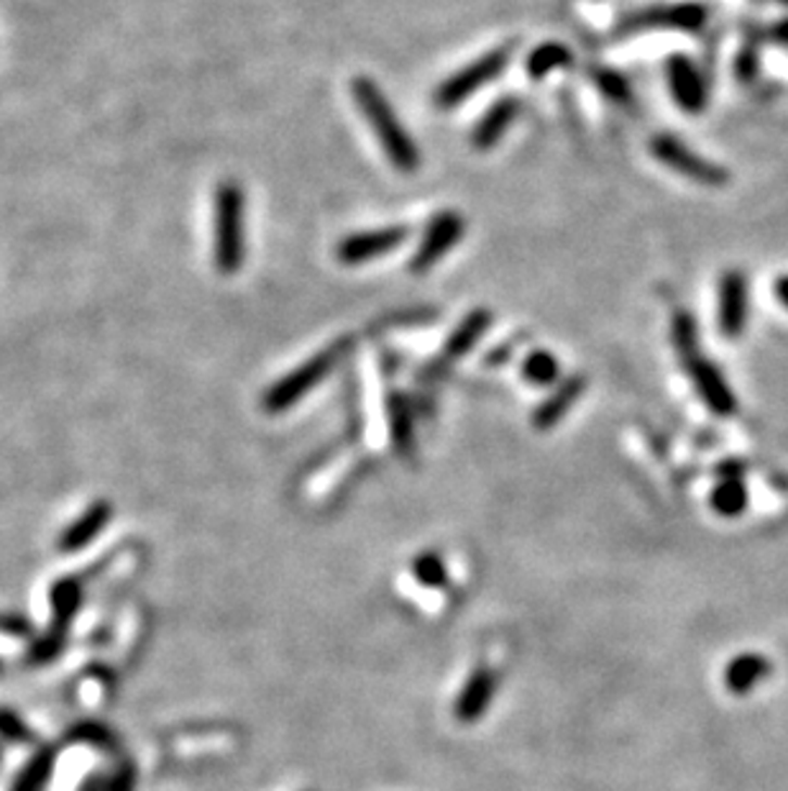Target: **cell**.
<instances>
[{"mask_svg": "<svg viewBox=\"0 0 788 791\" xmlns=\"http://www.w3.org/2000/svg\"><path fill=\"white\" fill-rule=\"evenodd\" d=\"M351 95L358 109H361L364 118L374 131V137L379 141V146L384 149L386 160L394 169L399 173L410 175L418 173L420 167V149L415 144L407 128L403 126L397 113H394L392 103L386 101V95L382 92V88L371 80V77H354L351 80Z\"/></svg>", "mask_w": 788, "mask_h": 791, "instance_id": "1", "label": "cell"}, {"mask_svg": "<svg viewBox=\"0 0 788 791\" xmlns=\"http://www.w3.org/2000/svg\"><path fill=\"white\" fill-rule=\"evenodd\" d=\"M246 195L236 180H224L213 197V261L220 275H236L246 256Z\"/></svg>", "mask_w": 788, "mask_h": 791, "instance_id": "2", "label": "cell"}, {"mask_svg": "<svg viewBox=\"0 0 788 791\" xmlns=\"http://www.w3.org/2000/svg\"><path fill=\"white\" fill-rule=\"evenodd\" d=\"M348 348L351 339L333 341V344L322 348L320 354L310 356V359L303 361L297 369L287 372L282 380H277L267 392H264L262 400L264 410H267L269 416H279V412L295 408L305 395H310V392L341 365V359L348 354Z\"/></svg>", "mask_w": 788, "mask_h": 791, "instance_id": "3", "label": "cell"}, {"mask_svg": "<svg viewBox=\"0 0 788 791\" xmlns=\"http://www.w3.org/2000/svg\"><path fill=\"white\" fill-rule=\"evenodd\" d=\"M49 604H52V623L39 638H34L26 655V664L31 666H45L60 659L64 643H67V633L82 604V582L77 576L56 579L49 589Z\"/></svg>", "mask_w": 788, "mask_h": 791, "instance_id": "4", "label": "cell"}, {"mask_svg": "<svg viewBox=\"0 0 788 791\" xmlns=\"http://www.w3.org/2000/svg\"><path fill=\"white\" fill-rule=\"evenodd\" d=\"M512 44L507 47H497L492 52H486L474 60L471 64H466L463 69H458L448 77V80L441 82V88L435 90V105L443 111L456 109L463 101H469L476 90H482L490 85L494 77L501 75L507 69V64L512 60Z\"/></svg>", "mask_w": 788, "mask_h": 791, "instance_id": "5", "label": "cell"}, {"mask_svg": "<svg viewBox=\"0 0 788 791\" xmlns=\"http://www.w3.org/2000/svg\"><path fill=\"white\" fill-rule=\"evenodd\" d=\"M650 152L656 154L658 162L671 167L673 173L689 177V180L699 184H707V188H722L729 177L725 169L716 167L714 162L704 160V156L686 146L684 141L671 137V133H658V137H653V141H650Z\"/></svg>", "mask_w": 788, "mask_h": 791, "instance_id": "6", "label": "cell"}, {"mask_svg": "<svg viewBox=\"0 0 788 791\" xmlns=\"http://www.w3.org/2000/svg\"><path fill=\"white\" fill-rule=\"evenodd\" d=\"M466 224L456 210H443L439 216L430 218V224L422 233L420 246L415 248L410 259V272L425 275L463 239Z\"/></svg>", "mask_w": 788, "mask_h": 791, "instance_id": "7", "label": "cell"}, {"mask_svg": "<svg viewBox=\"0 0 788 791\" xmlns=\"http://www.w3.org/2000/svg\"><path fill=\"white\" fill-rule=\"evenodd\" d=\"M407 237H410V231L405 226H384L374 228V231H358L341 241L339 248H335V256L346 267H358V264L379 259V256L399 248L407 241Z\"/></svg>", "mask_w": 788, "mask_h": 791, "instance_id": "8", "label": "cell"}, {"mask_svg": "<svg viewBox=\"0 0 788 791\" xmlns=\"http://www.w3.org/2000/svg\"><path fill=\"white\" fill-rule=\"evenodd\" d=\"M750 316V292L748 280L737 269H729L720 280V308H716V323L722 336L737 339L748 326Z\"/></svg>", "mask_w": 788, "mask_h": 791, "instance_id": "9", "label": "cell"}, {"mask_svg": "<svg viewBox=\"0 0 788 791\" xmlns=\"http://www.w3.org/2000/svg\"><path fill=\"white\" fill-rule=\"evenodd\" d=\"M665 73H669V88L678 109L686 113H701L707 109V80L691 56L673 54L665 64Z\"/></svg>", "mask_w": 788, "mask_h": 791, "instance_id": "10", "label": "cell"}, {"mask_svg": "<svg viewBox=\"0 0 788 791\" xmlns=\"http://www.w3.org/2000/svg\"><path fill=\"white\" fill-rule=\"evenodd\" d=\"M686 369H689V377L697 387L699 397L707 403V408L720 418H729L737 410L735 392L729 390L725 374L716 369L712 361L704 359V356H694V359L686 361Z\"/></svg>", "mask_w": 788, "mask_h": 791, "instance_id": "11", "label": "cell"}, {"mask_svg": "<svg viewBox=\"0 0 788 791\" xmlns=\"http://www.w3.org/2000/svg\"><path fill=\"white\" fill-rule=\"evenodd\" d=\"M707 24V9L699 3H669L635 13L625 28H684L699 31Z\"/></svg>", "mask_w": 788, "mask_h": 791, "instance_id": "12", "label": "cell"}, {"mask_svg": "<svg viewBox=\"0 0 788 791\" xmlns=\"http://www.w3.org/2000/svg\"><path fill=\"white\" fill-rule=\"evenodd\" d=\"M113 520V505L105 502V500H98L88 505V510L82 512L80 518L75 520V523L64 527V533L60 536V551L62 553H77L82 551L85 546H90L92 540H96L100 533H103V527L111 523Z\"/></svg>", "mask_w": 788, "mask_h": 791, "instance_id": "13", "label": "cell"}, {"mask_svg": "<svg viewBox=\"0 0 788 791\" xmlns=\"http://www.w3.org/2000/svg\"><path fill=\"white\" fill-rule=\"evenodd\" d=\"M494 689H497V676H494L490 668H476V672L469 676V681L463 684L461 694H458V700L454 704L456 717L466 725L482 719L494 700Z\"/></svg>", "mask_w": 788, "mask_h": 791, "instance_id": "14", "label": "cell"}, {"mask_svg": "<svg viewBox=\"0 0 788 791\" xmlns=\"http://www.w3.org/2000/svg\"><path fill=\"white\" fill-rule=\"evenodd\" d=\"M518 113L520 103L514 95H505L499 101H494L484 116L479 118L474 131H471V144H474V149H482V152L497 146L499 139L507 133V128L512 126V120L518 118Z\"/></svg>", "mask_w": 788, "mask_h": 791, "instance_id": "15", "label": "cell"}, {"mask_svg": "<svg viewBox=\"0 0 788 791\" xmlns=\"http://www.w3.org/2000/svg\"><path fill=\"white\" fill-rule=\"evenodd\" d=\"M584 384H586L584 377H569V380L558 384V387L554 390V395L546 397L541 408L535 410L533 425L537 428V431H550L556 423H561V420L565 418V412L571 410V405L582 397Z\"/></svg>", "mask_w": 788, "mask_h": 791, "instance_id": "16", "label": "cell"}, {"mask_svg": "<svg viewBox=\"0 0 788 791\" xmlns=\"http://www.w3.org/2000/svg\"><path fill=\"white\" fill-rule=\"evenodd\" d=\"M771 661L761 653H740L733 659L725 668V684L727 689L737 697L750 694L763 679H768Z\"/></svg>", "mask_w": 788, "mask_h": 791, "instance_id": "17", "label": "cell"}, {"mask_svg": "<svg viewBox=\"0 0 788 791\" xmlns=\"http://www.w3.org/2000/svg\"><path fill=\"white\" fill-rule=\"evenodd\" d=\"M492 326V312L479 308V310H471L469 316H466L461 320V326L456 328L454 333H450L448 341H446V359H461V356H466L471 352V348L476 346V341L484 336L486 331H490Z\"/></svg>", "mask_w": 788, "mask_h": 791, "instance_id": "18", "label": "cell"}, {"mask_svg": "<svg viewBox=\"0 0 788 791\" xmlns=\"http://www.w3.org/2000/svg\"><path fill=\"white\" fill-rule=\"evenodd\" d=\"M56 766V748H41L13 781L11 791H45Z\"/></svg>", "mask_w": 788, "mask_h": 791, "instance_id": "19", "label": "cell"}, {"mask_svg": "<svg viewBox=\"0 0 788 791\" xmlns=\"http://www.w3.org/2000/svg\"><path fill=\"white\" fill-rule=\"evenodd\" d=\"M712 508L725 518L742 515L748 508V489H745L742 476H722L712 492Z\"/></svg>", "mask_w": 788, "mask_h": 791, "instance_id": "20", "label": "cell"}, {"mask_svg": "<svg viewBox=\"0 0 788 791\" xmlns=\"http://www.w3.org/2000/svg\"><path fill=\"white\" fill-rule=\"evenodd\" d=\"M571 64V52L569 47L558 44V41H546V44H541L537 49H533L528 56V75L533 77V80H543V77L556 73V69L561 67H569Z\"/></svg>", "mask_w": 788, "mask_h": 791, "instance_id": "21", "label": "cell"}, {"mask_svg": "<svg viewBox=\"0 0 788 791\" xmlns=\"http://www.w3.org/2000/svg\"><path fill=\"white\" fill-rule=\"evenodd\" d=\"M386 416H390V433L394 446L399 451H410L412 446V412L407 408L403 395H390V403H386Z\"/></svg>", "mask_w": 788, "mask_h": 791, "instance_id": "22", "label": "cell"}, {"mask_svg": "<svg viewBox=\"0 0 788 791\" xmlns=\"http://www.w3.org/2000/svg\"><path fill=\"white\" fill-rule=\"evenodd\" d=\"M671 336H673V346L681 354V359L689 361L697 356V346H699V331H697V320L689 310H678L673 316L671 323Z\"/></svg>", "mask_w": 788, "mask_h": 791, "instance_id": "23", "label": "cell"}, {"mask_svg": "<svg viewBox=\"0 0 788 791\" xmlns=\"http://www.w3.org/2000/svg\"><path fill=\"white\" fill-rule=\"evenodd\" d=\"M558 374H561V365L550 352H533L522 361V377L530 384H537V387L558 382Z\"/></svg>", "mask_w": 788, "mask_h": 791, "instance_id": "24", "label": "cell"}, {"mask_svg": "<svg viewBox=\"0 0 788 791\" xmlns=\"http://www.w3.org/2000/svg\"><path fill=\"white\" fill-rule=\"evenodd\" d=\"M412 574L415 579L425 587H443L448 582V572L446 564L439 553H420L418 559L412 561Z\"/></svg>", "mask_w": 788, "mask_h": 791, "instance_id": "25", "label": "cell"}, {"mask_svg": "<svg viewBox=\"0 0 788 791\" xmlns=\"http://www.w3.org/2000/svg\"><path fill=\"white\" fill-rule=\"evenodd\" d=\"M0 738L9 740V743H34L36 736L34 730L24 723V717L13 710H0Z\"/></svg>", "mask_w": 788, "mask_h": 791, "instance_id": "26", "label": "cell"}, {"mask_svg": "<svg viewBox=\"0 0 788 791\" xmlns=\"http://www.w3.org/2000/svg\"><path fill=\"white\" fill-rule=\"evenodd\" d=\"M594 82H597L601 95H607L612 103L630 101V82L625 75L612 73V69H599V73H594Z\"/></svg>", "mask_w": 788, "mask_h": 791, "instance_id": "27", "label": "cell"}, {"mask_svg": "<svg viewBox=\"0 0 788 791\" xmlns=\"http://www.w3.org/2000/svg\"><path fill=\"white\" fill-rule=\"evenodd\" d=\"M67 740L69 743H90L98 748H107L113 745V732L100 723H80L67 732Z\"/></svg>", "mask_w": 788, "mask_h": 791, "instance_id": "28", "label": "cell"}, {"mask_svg": "<svg viewBox=\"0 0 788 791\" xmlns=\"http://www.w3.org/2000/svg\"><path fill=\"white\" fill-rule=\"evenodd\" d=\"M0 636L11 638H34V623L21 612H3L0 610Z\"/></svg>", "mask_w": 788, "mask_h": 791, "instance_id": "29", "label": "cell"}, {"mask_svg": "<svg viewBox=\"0 0 788 791\" xmlns=\"http://www.w3.org/2000/svg\"><path fill=\"white\" fill-rule=\"evenodd\" d=\"M755 69H758L755 52H752V49H748V52H742L740 60H737V75H740L742 82H750L752 77H755Z\"/></svg>", "mask_w": 788, "mask_h": 791, "instance_id": "30", "label": "cell"}, {"mask_svg": "<svg viewBox=\"0 0 788 791\" xmlns=\"http://www.w3.org/2000/svg\"><path fill=\"white\" fill-rule=\"evenodd\" d=\"M134 768L131 766H120L116 774L111 776V791H134Z\"/></svg>", "mask_w": 788, "mask_h": 791, "instance_id": "31", "label": "cell"}, {"mask_svg": "<svg viewBox=\"0 0 788 791\" xmlns=\"http://www.w3.org/2000/svg\"><path fill=\"white\" fill-rule=\"evenodd\" d=\"M80 791H111V779H103L100 774H92L90 779H85Z\"/></svg>", "mask_w": 788, "mask_h": 791, "instance_id": "32", "label": "cell"}, {"mask_svg": "<svg viewBox=\"0 0 788 791\" xmlns=\"http://www.w3.org/2000/svg\"><path fill=\"white\" fill-rule=\"evenodd\" d=\"M771 39L778 41V44H788V18H784L780 24L771 28Z\"/></svg>", "mask_w": 788, "mask_h": 791, "instance_id": "33", "label": "cell"}, {"mask_svg": "<svg viewBox=\"0 0 788 791\" xmlns=\"http://www.w3.org/2000/svg\"><path fill=\"white\" fill-rule=\"evenodd\" d=\"M776 297L780 301V305L788 310V275L778 277L776 280Z\"/></svg>", "mask_w": 788, "mask_h": 791, "instance_id": "34", "label": "cell"}, {"mask_svg": "<svg viewBox=\"0 0 788 791\" xmlns=\"http://www.w3.org/2000/svg\"><path fill=\"white\" fill-rule=\"evenodd\" d=\"M0 676H3V661H0Z\"/></svg>", "mask_w": 788, "mask_h": 791, "instance_id": "35", "label": "cell"}, {"mask_svg": "<svg viewBox=\"0 0 788 791\" xmlns=\"http://www.w3.org/2000/svg\"><path fill=\"white\" fill-rule=\"evenodd\" d=\"M780 3H786V5H788V0H780Z\"/></svg>", "mask_w": 788, "mask_h": 791, "instance_id": "36", "label": "cell"}]
</instances>
